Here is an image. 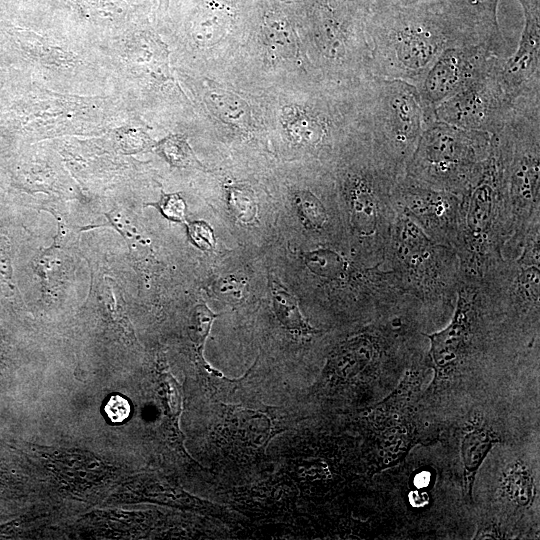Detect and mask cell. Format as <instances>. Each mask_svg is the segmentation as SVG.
<instances>
[{
    "mask_svg": "<svg viewBox=\"0 0 540 540\" xmlns=\"http://www.w3.org/2000/svg\"><path fill=\"white\" fill-rule=\"evenodd\" d=\"M423 334L433 379L420 404L433 422L487 393L483 382L539 361V348L525 346L508 329L482 278L461 275L449 322Z\"/></svg>",
    "mask_w": 540,
    "mask_h": 540,
    "instance_id": "obj_1",
    "label": "cell"
},
{
    "mask_svg": "<svg viewBox=\"0 0 540 540\" xmlns=\"http://www.w3.org/2000/svg\"><path fill=\"white\" fill-rule=\"evenodd\" d=\"M372 49L371 75L418 87L452 47L483 43L471 20L451 0H373L367 23Z\"/></svg>",
    "mask_w": 540,
    "mask_h": 540,
    "instance_id": "obj_2",
    "label": "cell"
},
{
    "mask_svg": "<svg viewBox=\"0 0 540 540\" xmlns=\"http://www.w3.org/2000/svg\"><path fill=\"white\" fill-rule=\"evenodd\" d=\"M509 140L505 129L493 134L490 151L460 196L453 248L461 275L483 278L502 258L512 235L506 168Z\"/></svg>",
    "mask_w": 540,
    "mask_h": 540,
    "instance_id": "obj_3",
    "label": "cell"
},
{
    "mask_svg": "<svg viewBox=\"0 0 540 540\" xmlns=\"http://www.w3.org/2000/svg\"><path fill=\"white\" fill-rule=\"evenodd\" d=\"M385 264L404 292L422 306L431 328L451 318L460 281V264L452 246L430 238L397 210Z\"/></svg>",
    "mask_w": 540,
    "mask_h": 540,
    "instance_id": "obj_4",
    "label": "cell"
},
{
    "mask_svg": "<svg viewBox=\"0 0 540 540\" xmlns=\"http://www.w3.org/2000/svg\"><path fill=\"white\" fill-rule=\"evenodd\" d=\"M402 175L403 172L374 146L367 132L361 160L341 174L340 191L348 233L357 243L366 265L385 264L397 216L393 189Z\"/></svg>",
    "mask_w": 540,
    "mask_h": 540,
    "instance_id": "obj_5",
    "label": "cell"
},
{
    "mask_svg": "<svg viewBox=\"0 0 540 540\" xmlns=\"http://www.w3.org/2000/svg\"><path fill=\"white\" fill-rule=\"evenodd\" d=\"M482 279L513 335L539 347L540 223L518 243H507L503 258Z\"/></svg>",
    "mask_w": 540,
    "mask_h": 540,
    "instance_id": "obj_6",
    "label": "cell"
},
{
    "mask_svg": "<svg viewBox=\"0 0 540 540\" xmlns=\"http://www.w3.org/2000/svg\"><path fill=\"white\" fill-rule=\"evenodd\" d=\"M492 135L430 120L405 166L404 176L418 184L461 196L477 175Z\"/></svg>",
    "mask_w": 540,
    "mask_h": 540,
    "instance_id": "obj_7",
    "label": "cell"
},
{
    "mask_svg": "<svg viewBox=\"0 0 540 540\" xmlns=\"http://www.w3.org/2000/svg\"><path fill=\"white\" fill-rule=\"evenodd\" d=\"M366 132L403 174L426 124L433 119L418 88L406 81L370 76L365 88Z\"/></svg>",
    "mask_w": 540,
    "mask_h": 540,
    "instance_id": "obj_8",
    "label": "cell"
},
{
    "mask_svg": "<svg viewBox=\"0 0 540 540\" xmlns=\"http://www.w3.org/2000/svg\"><path fill=\"white\" fill-rule=\"evenodd\" d=\"M427 350L415 357L399 383L369 412V429L378 471L397 466L418 444L429 439L420 398L427 370Z\"/></svg>",
    "mask_w": 540,
    "mask_h": 540,
    "instance_id": "obj_9",
    "label": "cell"
},
{
    "mask_svg": "<svg viewBox=\"0 0 540 540\" xmlns=\"http://www.w3.org/2000/svg\"><path fill=\"white\" fill-rule=\"evenodd\" d=\"M509 140L506 168L512 220L509 240L523 239L540 223V98L518 100L504 127Z\"/></svg>",
    "mask_w": 540,
    "mask_h": 540,
    "instance_id": "obj_10",
    "label": "cell"
},
{
    "mask_svg": "<svg viewBox=\"0 0 540 540\" xmlns=\"http://www.w3.org/2000/svg\"><path fill=\"white\" fill-rule=\"evenodd\" d=\"M503 448L500 457L489 453L497 464L492 466L496 472L490 475L483 516L498 523L511 538L522 532L527 535L538 521V452L530 456L526 449L512 448V443Z\"/></svg>",
    "mask_w": 540,
    "mask_h": 540,
    "instance_id": "obj_11",
    "label": "cell"
},
{
    "mask_svg": "<svg viewBox=\"0 0 540 540\" xmlns=\"http://www.w3.org/2000/svg\"><path fill=\"white\" fill-rule=\"evenodd\" d=\"M469 401L451 416L456 422L457 462L460 464V477L463 495L467 502L473 503L475 478L482 463L491 450L509 442L510 434L503 424L504 419L488 402V395Z\"/></svg>",
    "mask_w": 540,
    "mask_h": 540,
    "instance_id": "obj_12",
    "label": "cell"
},
{
    "mask_svg": "<svg viewBox=\"0 0 540 540\" xmlns=\"http://www.w3.org/2000/svg\"><path fill=\"white\" fill-rule=\"evenodd\" d=\"M495 64L469 86L435 106L433 118L465 130L499 133L512 115L513 103L496 78Z\"/></svg>",
    "mask_w": 540,
    "mask_h": 540,
    "instance_id": "obj_13",
    "label": "cell"
},
{
    "mask_svg": "<svg viewBox=\"0 0 540 540\" xmlns=\"http://www.w3.org/2000/svg\"><path fill=\"white\" fill-rule=\"evenodd\" d=\"M506 52L483 43L447 49L417 87L427 108H433L486 74Z\"/></svg>",
    "mask_w": 540,
    "mask_h": 540,
    "instance_id": "obj_14",
    "label": "cell"
},
{
    "mask_svg": "<svg viewBox=\"0 0 540 540\" xmlns=\"http://www.w3.org/2000/svg\"><path fill=\"white\" fill-rule=\"evenodd\" d=\"M396 210L403 212L433 240L453 247L460 196L411 181L402 175L393 189Z\"/></svg>",
    "mask_w": 540,
    "mask_h": 540,
    "instance_id": "obj_15",
    "label": "cell"
},
{
    "mask_svg": "<svg viewBox=\"0 0 540 540\" xmlns=\"http://www.w3.org/2000/svg\"><path fill=\"white\" fill-rule=\"evenodd\" d=\"M524 13V28L518 48L500 58L494 73L514 104L518 100L540 97V0H519Z\"/></svg>",
    "mask_w": 540,
    "mask_h": 540,
    "instance_id": "obj_16",
    "label": "cell"
},
{
    "mask_svg": "<svg viewBox=\"0 0 540 540\" xmlns=\"http://www.w3.org/2000/svg\"><path fill=\"white\" fill-rule=\"evenodd\" d=\"M282 123L293 141L310 147L329 143L334 126L329 113L301 106L285 107Z\"/></svg>",
    "mask_w": 540,
    "mask_h": 540,
    "instance_id": "obj_17",
    "label": "cell"
},
{
    "mask_svg": "<svg viewBox=\"0 0 540 540\" xmlns=\"http://www.w3.org/2000/svg\"><path fill=\"white\" fill-rule=\"evenodd\" d=\"M232 14L228 8L215 1L207 3L195 15L191 34L196 43L212 46L221 41L228 33Z\"/></svg>",
    "mask_w": 540,
    "mask_h": 540,
    "instance_id": "obj_18",
    "label": "cell"
},
{
    "mask_svg": "<svg viewBox=\"0 0 540 540\" xmlns=\"http://www.w3.org/2000/svg\"><path fill=\"white\" fill-rule=\"evenodd\" d=\"M472 21L487 41L507 46L501 33L497 8L500 0H451Z\"/></svg>",
    "mask_w": 540,
    "mask_h": 540,
    "instance_id": "obj_19",
    "label": "cell"
},
{
    "mask_svg": "<svg viewBox=\"0 0 540 540\" xmlns=\"http://www.w3.org/2000/svg\"><path fill=\"white\" fill-rule=\"evenodd\" d=\"M265 43L272 53L279 57H293L298 52L294 29L285 14L269 11L263 20Z\"/></svg>",
    "mask_w": 540,
    "mask_h": 540,
    "instance_id": "obj_20",
    "label": "cell"
},
{
    "mask_svg": "<svg viewBox=\"0 0 540 540\" xmlns=\"http://www.w3.org/2000/svg\"><path fill=\"white\" fill-rule=\"evenodd\" d=\"M271 291L276 316L288 330L302 336L319 333L302 315L296 298L279 281H271Z\"/></svg>",
    "mask_w": 540,
    "mask_h": 540,
    "instance_id": "obj_21",
    "label": "cell"
},
{
    "mask_svg": "<svg viewBox=\"0 0 540 540\" xmlns=\"http://www.w3.org/2000/svg\"><path fill=\"white\" fill-rule=\"evenodd\" d=\"M208 101L215 113L225 122L238 128H247L251 123L248 105L231 92L212 89Z\"/></svg>",
    "mask_w": 540,
    "mask_h": 540,
    "instance_id": "obj_22",
    "label": "cell"
},
{
    "mask_svg": "<svg viewBox=\"0 0 540 540\" xmlns=\"http://www.w3.org/2000/svg\"><path fill=\"white\" fill-rule=\"evenodd\" d=\"M295 203L306 228L317 233H321L326 229L330 217L320 198L311 191L302 190L296 193Z\"/></svg>",
    "mask_w": 540,
    "mask_h": 540,
    "instance_id": "obj_23",
    "label": "cell"
},
{
    "mask_svg": "<svg viewBox=\"0 0 540 540\" xmlns=\"http://www.w3.org/2000/svg\"><path fill=\"white\" fill-rule=\"evenodd\" d=\"M217 314L210 311L205 305H199L195 308L190 322V337L197 345L200 358L203 360L202 351L206 338L211 329V325Z\"/></svg>",
    "mask_w": 540,
    "mask_h": 540,
    "instance_id": "obj_24",
    "label": "cell"
},
{
    "mask_svg": "<svg viewBox=\"0 0 540 540\" xmlns=\"http://www.w3.org/2000/svg\"><path fill=\"white\" fill-rule=\"evenodd\" d=\"M229 207L243 222H251L256 215V203L251 190L240 187L229 189Z\"/></svg>",
    "mask_w": 540,
    "mask_h": 540,
    "instance_id": "obj_25",
    "label": "cell"
},
{
    "mask_svg": "<svg viewBox=\"0 0 540 540\" xmlns=\"http://www.w3.org/2000/svg\"><path fill=\"white\" fill-rule=\"evenodd\" d=\"M165 157L175 165H187L192 161V153L181 136H171L160 144Z\"/></svg>",
    "mask_w": 540,
    "mask_h": 540,
    "instance_id": "obj_26",
    "label": "cell"
},
{
    "mask_svg": "<svg viewBox=\"0 0 540 540\" xmlns=\"http://www.w3.org/2000/svg\"><path fill=\"white\" fill-rule=\"evenodd\" d=\"M157 206L168 219L178 222L185 220L186 205L179 194L164 195Z\"/></svg>",
    "mask_w": 540,
    "mask_h": 540,
    "instance_id": "obj_27",
    "label": "cell"
},
{
    "mask_svg": "<svg viewBox=\"0 0 540 540\" xmlns=\"http://www.w3.org/2000/svg\"><path fill=\"white\" fill-rule=\"evenodd\" d=\"M192 241L202 250H211L215 239L211 227L202 221H196L188 226Z\"/></svg>",
    "mask_w": 540,
    "mask_h": 540,
    "instance_id": "obj_28",
    "label": "cell"
},
{
    "mask_svg": "<svg viewBox=\"0 0 540 540\" xmlns=\"http://www.w3.org/2000/svg\"><path fill=\"white\" fill-rule=\"evenodd\" d=\"M104 410L111 422L121 423L128 418L130 405L125 398L114 395L109 398Z\"/></svg>",
    "mask_w": 540,
    "mask_h": 540,
    "instance_id": "obj_29",
    "label": "cell"
},
{
    "mask_svg": "<svg viewBox=\"0 0 540 540\" xmlns=\"http://www.w3.org/2000/svg\"><path fill=\"white\" fill-rule=\"evenodd\" d=\"M168 394H169V404L170 409L173 414H178L180 411V393L175 381L172 378L167 380Z\"/></svg>",
    "mask_w": 540,
    "mask_h": 540,
    "instance_id": "obj_30",
    "label": "cell"
},
{
    "mask_svg": "<svg viewBox=\"0 0 540 540\" xmlns=\"http://www.w3.org/2000/svg\"><path fill=\"white\" fill-rule=\"evenodd\" d=\"M159 2H160L161 7H163L164 9H167L170 0H159Z\"/></svg>",
    "mask_w": 540,
    "mask_h": 540,
    "instance_id": "obj_31",
    "label": "cell"
},
{
    "mask_svg": "<svg viewBox=\"0 0 540 540\" xmlns=\"http://www.w3.org/2000/svg\"><path fill=\"white\" fill-rule=\"evenodd\" d=\"M412 1H428V0H412Z\"/></svg>",
    "mask_w": 540,
    "mask_h": 540,
    "instance_id": "obj_32",
    "label": "cell"
}]
</instances>
